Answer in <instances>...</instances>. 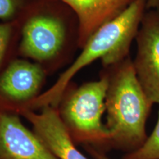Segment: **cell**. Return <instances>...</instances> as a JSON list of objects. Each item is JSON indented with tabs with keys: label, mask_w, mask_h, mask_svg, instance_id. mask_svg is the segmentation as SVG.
Listing matches in <instances>:
<instances>
[{
	"label": "cell",
	"mask_w": 159,
	"mask_h": 159,
	"mask_svg": "<svg viewBox=\"0 0 159 159\" xmlns=\"http://www.w3.org/2000/svg\"><path fill=\"white\" fill-rule=\"evenodd\" d=\"M0 159H57L16 116L0 114Z\"/></svg>",
	"instance_id": "obj_5"
},
{
	"label": "cell",
	"mask_w": 159,
	"mask_h": 159,
	"mask_svg": "<svg viewBox=\"0 0 159 159\" xmlns=\"http://www.w3.org/2000/svg\"><path fill=\"white\" fill-rule=\"evenodd\" d=\"M91 152L92 153L94 159H111L108 156H105V154L99 152L95 150H91Z\"/></svg>",
	"instance_id": "obj_14"
},
{
	"label": "cell",
	"mask_w": 159,
	"mask_h": 159,
	"mask_svg": "<svg viewBox=\"0 0 159 159\" xmlns=\"http://www.w3.org/2000/svg\"><path fill=\"white\" fill-rule=\"evenodd\" d=\"M64 39V26L58 19L38 16L24 26L20 49L26 57L46 61L58 52Z\"/></svg>",
	"instance_id": "obj_6"
},
{
	"label": "cell",
	"mask_w": 159,
	"mask_h": 159,
	"mask_svg": "<svg viewBox=\"0 0 159 159\" xmlns=\"http://www.w3.org/2000/svg\"><path fill=\"white\" fill-rule=\"evenodd\" d=\"M11 32L12 27L8 24L0 25V64L2 61L3 57L8 45Z\"/></svg>",
	"instance_id": "obj_12"
},
{
	"label": "cell",
	"mask_w": 159,
	"mask_h": 159,
	"mask_svg": "<svg viewBox=\"0 0 159 159\" xmlns=\"http://www.w3.org/2000/svg\"><path fill=\"white\" fill-rule=\"evenodd\" d=\"M122 159H159V110L156 125L151 134L139 148L128 152Z\"/></svg>",
	"instance_id": "obj_10"
},
{
	"label": "cell",
	"mask_w": 159,
	"mask_h": 159,
	"mask_svg": "<svg viewBox=\"0 0 159 159\" xmlns=\"http://www.w3.org/2000/svg\"><path fill=\"white\" fill-rule=\"evenodd\" d=\"M158 10H159V7H158Z\"/></svg>",
	"instance_id": "obj_15"
},
{
	"label": "cell",
	"mask_w": 159,
	"mask_h": 159,
	"mask_svg": "<svg viewBox=\"0 0 159 159\" xmlns=\"http://www.w3.org/2000/svg\"><path fill=\"white\" fill-rule=\"evenodd\" d=\"M147 10V0H135L118 16L101 26L89 38L82 52L70 67L50 89L30 101L29 106L55 108L61 102L69 83L80 70L97 59L102 60L105 66H116L126 59Z\"/></svg>",
	"instance_id": "obj_1"
},
{
	"label": "cell",
	"mask_w": 159,
	"mask_h": 159,
	"mask_svg": "<svg viewBox=\"0 0 159 159\" xmlns=\"http://www.w3.org/2000/svg\"><path fill=\"white\" fill-rule=\"evenodd\" d=\"M109 77L105 97V125L110 144L129 152L146 140V125L154 103L139 83L133 61L126 58L116 65Z\"/></svg>",
	"instance_id": "obj_2"
},
{
	"label": "cell",
	"mask_w": 159,
	"mask_h": 159,
	"mask_svg": "<svg viewBox=\"0 0 159 159\" xmlns=\"http://www.w3.org/2000/svg\"><path fill=\"white\" fill-rule=\"evenodd\" d=\"M147 7L148 9H158L159 0H147Z\"/></svg>",
	"instance_id": "obj_13"
},
{
	"label": "cell",
	"mask_w": 159,
	"mask_h": 159,
	"mask_svg": "<svg viewBox=\"0 0 159 159\" xmlns=\"http://www.w3.org/2000/svg\"><path fill=\"white\" fill-rule=\"evenodd\" d=\"M21 112L57 159H89L75 146L70 134L54 107H43L40 113L27 108L21 109Z\"/></svg>",
	"instance_id": "obj_7"
},
{
	"label": "cell",
	"mask_w": 159,
	"mask_h": 159,
	"mask_svg": "<svg viewBox=\"0 0 159 159\" xmlns=\"http://www.w3.org/2000/svg\"><path fill=\"white\" fill-rule=\"evenodd\" d=\"M137 50L133 61L139 83L147 96L159 105V10L145 12L136 37Z\"/></svg>",
	"instance_id": "obj_4"
},
{
	"label": "cell",
	"mask_w": 159,
	"mask_h": 159,
	"mask_svg": "<svg viewBox=\"0 0 159 159\" xmlns=\"http://www.w3.org/2000/svg\"><path fill=\"white\" fill-rule=\"evenodd\" d=\"M43 77L39 65L17 60L8 66L0 77V93L16 102H28L35 98Z\"/></svg>",
	"instance_id": "obj_9"
},
{
	"label": "cell",
	"mask_w": 159,
	"mask_h": 159,
	"mask_svg": "<svg viewBox=\"0 0 159 159\" xmlns=\"http://www.w3.org/2000/svg\"><path fill=\"white\" fill-rule=\"evenodd\" d=\"M79 21V44L83 47L101 26L118 16L135 0H62Z\"/></svg>",
	"instance_id": "obj_8"
},
{
	"label": "cell",
	"mask_w": 159,
	"mask_h": 159,
	"mask_svg": "<svg viewBox=\"0 0 159 159\" xmlns=\"http://www.w3.org/2000/svg\"><path fill=\"white\" fill-rule=\"evenodd\" d=\"M21 0H0V20L12 18L19 10Z\"/></svg>",
	"instance_id": "obj_11"
},
{
	"label": "cell",
	"mask_w": 159,
	"mask_h": 159,
	"mask_svg": "<svg viewBox=\"0 0 159 159\" xmlns=\"http://www.w3.org/2000/svg\"><path fill=\"white\" fill-rule=\"evenodd\" d=\"M109 77L83 84L63 103L60 114L69 133L77 140L95 144H110V135L102 122Z\"/></svg>",
	"instance_id": "obj_3"
}]
</instances>
